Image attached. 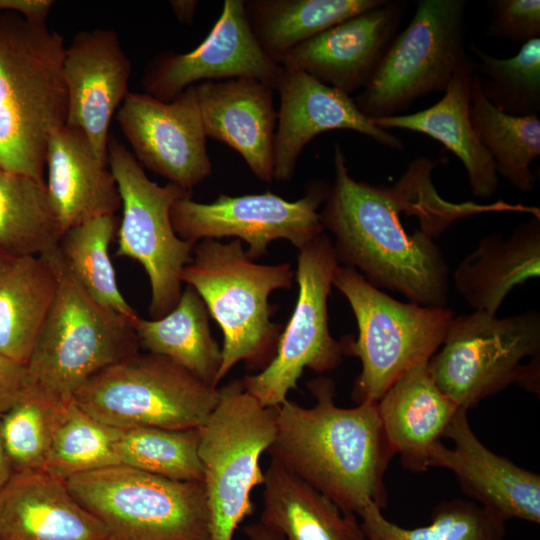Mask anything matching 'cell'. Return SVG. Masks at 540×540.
Masks as SVG:
<instances>
[{
  "instance_id": "7c38bea8",
  "label": "cell",
  "mask_w": 540,
  "mask_h": 540,
  "mask_svg": "<svg viewBox=\"0 0 540 540\" xmlns=\"http://www.w3.org/2000/svg\"><path fill=\"white\" fill-rule=\"evenodd\" d=\"M107 164L119 190L116 255L137 261L145 270L151 289L149 314L158 319L170 312L182 294L181 274L193 259L195 243L174 231L170 212L191 191L168 183L160 186L145 174L134 155L110 136Z\"/></svg>"
},
{
  "instance_id": "9c48e42d",
  "label": "cell",
  "mask_w": 540,
  "mask_h": 540,
  "mask_svg": "<svg viewBox=\"0 0 540 540\" xmlns=\"http://www.w3.org/2000/svg\"><path fill=\"white\" fill-rule=\"evenodd\" d=\"M108 540H210L203 482L116 465L64 481Z\"/></svg>"
},
{
  "instance_id": "83f0119b",
  "label": "cell",
  "mask_w": 540,
  "mask_h": 540,
  "mask_svg": "<svg viewBox=\"0 0 540 540\" xmlns=\"http://www.w3.org/2000/svg\"><path fill=\"white\" fill-rule=\"evenodd\" d=\"M55 249L39 256L0 258V353L24 365L56 294Z\"/></svg>"
},
{
  "instance_id": "30bf717a",
  "label": "cell",
  "mask_w": 540,
  "mask_h": 540,
  "mask_svg": "<svg viewBox=\"0 0 540 540\" xmlns=\"http://www.w3.org/2000/svg\"><path fill=\"white\" fill-rule=\"evenodd\" d=\"M73 400L113 428L185 430L205 423L219 400V388L165 356L137 353L96 373Z\"/></svg>"
},
{
  "instance_id": "b9f144b4",
  "label": "cell",
  "mask_w": 540,
  "mask_h": 540,
  "mask_svg": "<svg viewBox=\"0 0 540 540\" xmlns=\"http://www.w3.org/2000/svg\"><path fill=\"white\" fill-rule=\"evenodd\" d=\"M242 531L248 540H285L280 533L266 527L259 521L245 525Z\"/></svg>"
},
{
  "instance_id": "ac0fdd59",
  "label": "cell",
  "mask_w": 540,
  "mask_h": 540,
  "mask_svg": "<svg viewBox=\"0 0 540 540\" xmlns=\"http://www.w3.org/2000/svg\"><path fill=\"white\" fill-rule=\"evenodd\" d=\"M131 71V60L114 29L80 31L65 48L62 64L68 97L65 125L81 130L104 164H107L111 119L130 92Z\"/></svg>"
},
{
  "instance_id": "4dcf8cb0",
  "label": "cell",
  "mask_w": 540,
  "mask_h": 540,
  "mask_svg": "<svg viewBox=\"0 0 540 540\" xmlns=\"http://www.w3.org/2000/svg\"><path fill=\"white\" fill-rule=\"evenodd\" d=\"M63 236L45 182L0 166V256H39Z\"/></svg>"
},
{
  "instance_id": "f6af8a7d",
  "label": "cell",
  "mask_w": 540,
  "mask_h": 540,
  "mask_svg": "<svg viewBox=\"0 0 540 540\" xmlns=\"http://www.w3.org/2000/svg\"><path fill=\"white\" fill-rule=\"evenodd\" d=\"M1 257H2V256H0V258H1Z\"/></svg>"
},
{
  "instance_id": "74e56055",
  "label": "cell",
  "mask_w": 540,
  "mask_h": 540,
  "mask_svg": "<svg viewBox=\"0 0 540 540\" xmlns=\"http://www.w3.org/2000/svg\"><path fill=\"white\" fill-rule=\"evenodd\" d=\"M64 402L30 385L1 413L2 438L14 473L43 471Z\"/></svg>"
},
{
  "instance_id": "277c9868",
  "label": "cell",
  "mask_w": 540,
  "mask_h": 540,
  "mask_svg": "<svg viewBox=\"0 0 540 540\" xmlns=\"http://www.w3.org/2000/svg\"><path fill=\"white\" fill-rule=\"evenodd\" d=\"M242 243L197 242L181 274V282L195 289L223 333L217 385L239 362L261 371L273 359L282 325L271 320L275 309L269 297L275 290L291 288L295 279L289 263H256Z\"/></svg>"
},
{
  "instance_id": "8d00e7d4",
  "label": "cell",
  "mask_w": 540,
  "mask_h": 540,
  "mask_svg": "<svg viewBox=\"0 0 540 540\" xmlns=\"http://www.w3.org/2000/svg\"><path fill=\"white\" fill-rule=\"evenodd\" d=\"M471 51L479 60L481 91L498 110L518 117L540 111V37L522 44L511 58L491 56L475 44Z\"/></svg>"
},
{
  "instance_id": "d6a6232c",
  "label": "cell",
  "mask_w": 540,
  "mask_h": 540,
  "mask_svg": "<svg viewBox=\"0 0 540 540\" xmlns=\"http://www.w3.org/2000/svg\"><path fill=\"white\" fill-rule=\"evenodd\" d=\"M118 224L116 215L89 220L66 231L57 249L72 275L99 304L136 320L139 316L119 290L109 255Z\"/></svg>"
},
{
  "instance_id": "cb8c5ba5",
  "label": "cell",
  "mask_w": 540,
  "mask_h": 540,
  "mask_svg": "<svg viewBox=\"0 0 540 540\" xmlns=\"http://www.w3.org/2000/svg\"><path fill=\"white\" fill-rule=\"evenodd\" d=\"M387 440L403 467L425 472L431 448L461 408L432 379L428 361L404 372L377 402Z\"/></svg>"
},
{
  "instance_id": "3957f363",
  "label": "cell",
  "mask_w": 540,
  "mask_h": 540,
  "mask_svg": "<svg viewBox=\"0 0 540 540\" xmlns=\"http://www.w3.org/2000/svg\"><path fill=\"white\" fill-rule=\"evenodd\" d=\"M65 48L46 23L0 14V166L40 182L49 137L66 124Z\"/></svg>"
},
{
  "instance_id": "7bdbcfd3",
  "label": "cell",
  "mask_w": 540,
  "mask_h": 540,
  "mask_svg": "<svg viewBox=\"0 0 540 540\" xmlns=\"http://www.w3.org/2000/svg\"><path fill=\"white\" fill-rule=\"evenodd\" d=\"M169 5L179 22L190 24L193 21L198 1L196 0H171Z\"/></svg>"
},
{
  "instance_id": "6da1fadb",
  "label": "cell",
  "mask_w": 540,
  "mask_h": 540,
  "mask_svg": "<svg viewBox=\"0 0 540 540\" xmlns=\"http://www.w3.org/2000/svg\"><path fill=\"white\" fill-rule=\"evenodd\" d=\"M334 181L320 218L335 237L339 265L355 269L378 289L401 293L410 302L446 308L450 270L433 238L455 219L470 214L469 203L451 204L436 194L431 170L420 158L393 186L356 181L342 147L333 148Z\"/></svg>"
},
{
  "instance_id": "603a6c76",
  "label": "cell",
  "mask_w": 540,
  "mask_h": 540,
  "mask_svg": "<svg viewBox=\"0 0 540 540\" xmlns=\"http://www.w3.org/2000/svg\"><path fill=\"white\" fill-rule=\"evenodd\" d=\"M46 168L48 196L63 234L94 218L115 215L121 207L111 170L81 130L64 125L51 134Z\"/></svg>"
},
{
  "instance_id": "d4e9b609",
  "label": "cell",
  "mask_w": 540,
  "mask_h": 540,
  "mask_svg": "<svg viewBox=\"0 0 540 540\" xmlns=\"http://www.w3.org/2000/svg\"><path fill=\"white\" fill-rule=\"evenodd\" d=\"M539 275L540 217L533 215L507 238L500 233L483 237L459 263L452 280L473 311L497 315L512 289Z\"/></svg>"
},
{
  "instance_id": "1f68e13d",
  "label": "cell",
  "mask_w": 540,
  "mask_h": 540,
  "mask_svg": "<svg viewBox=\"0 0 540 540\" xmlns=\"http://www.w3.org/2000/svg\"><path fill=\"white\" fill-rule=\"evenodd\" d=\"M470 120L498 175L523 193L532 191L536 178L531 170L540 155V119L506 114L484 97L477 73L470 90Z\"/></svg>"
},
{
  "instance_id": "52a82bcc",
  "label": "cell",
  "mask_w": 540,
  "mask_h": 540,
  "mask_svg": "<svg viewBox=\"0 0 540 540\" xmlns=\"http://www.w3.org/2000/svg\"><path fill=\"white\" fill-rule=\"evenodd\" d=\"M428 369L438 388L466 410L513 384L539 395L540 313L454 316Z\"/></svg>"
},
{
  "instance_id": "5b68a950",
  "label": "cell",
  "mask_w": 540,
  "mask_h": 540,
  "mask_svg": "<svg viewBox=\"0 0 540 540\" xmlns=\"http://www.w3.org/2000/svg\"><path fill=\"white\" fill-rule=\"evenodd\" d=\"M58 286L27 363L30 385L58 401L96 373L139 353L130 320L99 304L55 249Z\"/></svg>"
},
{
  "instance_id": "d6986e66",
  "label": "cell",
  "mask_w": 540,
  "mask_h": 540,
  "mask_svg": "<svg viewBox=\"0 0 540 540\" xmlns=\"http://www.w3.org/2000/svg\"><path fill=\"white\" fill-rule=\"evenodd\" d=\"M467 411L460 408L444 436L429 453V468L452 472L463 493L506 522L519 519L540 522V476L488 449L473 432Z\"/></svg>"
},
{
  "instance_id": "f35d334b",
  "label": "cell",
  "mask_w": 540,
  "mask_h": 540,
  "mask_svg": "<svg viewBox=\"0 0 540 540\" xmlns=\"http://www.w3.org/2000/svg\"><path fill=\"white\" fill-rule=\"evenodd\" d=\"M489 34L517 43L540 36L539 0H492Z\"/></svg>"
},
{
  "instance_id": "ffe728a7",
  "label": "cell",
  "mask_w": 540,
  "mask_h": 540,
  "mask_svg": "<svg viewBox=\"0 0 540 540\" xmlns=\"http://www.w3.org/2000/svg\"><path fill=\"white\" fill-rule=\"evenodd\" d=\"M407 3L384 4L351 16L288 51L279 65L296 67L343 93L362 89L398 33Z\"/></svg>"
},
{
  "instance_id": "836d02e7",
  "label": "cell",
  "mask_w": 540,
  "mask_h": 540,
  "mask_svg": "<svg viewBox=\"0 0 540 540\" xmlns=\"http://www.w3.org/2000/svg\"><path fill=\"white\" fill-rule=\"evenodd\" d=\"M366 540H506V521L474 501L453 499L435 505L428 525L405 528L370 502L358 515Z\"/></svg>"
},
{
  "instance_id": "2e32d148",
  "label": "cell",
  "mask_w": 540,
  "mask_h": 540,
  "mask_svg": "<svg viewBox=\"0 0 540 540\" xmlns=\"http://www.w3.org/2000/svg\"><path fill=\"white\" fill-rule=\"evenodd\" d=\"M282 66L260 47L248 23L244 0H225L206 38L187 53L162 52L146 67V94L169 102L205 81L252 78L275 90Z\"/></svg>"
},
{
  "instance_id": "7a4b0ae2",
  "label": "cell",
  "mask_w": 540,
  "mask_h": 540,
  "mask_svg": "<svg viewBox=\"0 0 540 540\" xmlns=\"http://www.w3.org/2000/svg\"><path fill=\"white\" fill-rule=\"evenodd\" d=\"M307 386L315 405L286 399L276 407V436L267 452L344 512L358 516L370 502L382 509L384 477L395 453L377 402L344 408L335 403L332 379L318 377Z\"/></svg>"
},
{
  "instance_id": "e0dca14e",
  "label": "cell",
  "mask_w": 540,
  "mask_h": 540,
  "mask_svg": "<svg viewBox=\"0 0 540 540\" xmlns=\"http://www.w3.org/2000/svg\"><path fill=\"white\" fill-rule=\"evenodd\" d=\"M275 90L280 96L273 159L274 179L289 181L304 147L318 134L347 129L370 137L380 145L402 150L396 135L377 127L363 115L350 95L316 80L302 70L281 65Z\"/></svg>"
},
{
  "instance_id": "8fae6325",
  "label": "cell",
  "mask_w": 540,
  "mask_h": 540,
  "mask_svg": "<svg viewBox=\"0 0 540 540\" xmlns=\"http://www.w3.org/2000/svg\"><path fill=\"white\" fill-rule=\"evenodd\" d=\"M466 0H419L372 76L354 98L369 119L395 116L428 94L447 89L472 59L465 51Z\"/></svg>"
},
{
  "instance_id": "9a60e30c",
  "label": "cell",
  "mask_w": 540,
  "mask_h": 540,
  "mask_svg": "<svg viewBox=\"0 0 540 540\" xmlns=\"http://www.w3.org/2000/svg\"><path fill=\"white\" fill-rule=\"evenodd\" d=\"M116 120L136 160L169 183L191 191L211 175L195 85L169 102L129 92Z\"/></svg>"
},
{
  "instance_id": "4fadbf2b",
  "label": "cell",
  "mask_w": 540,
  "mask_h": 540,
  "mask_svg": "<svg viewBox=\"0 0 540 540\" xmlns=\"http://www.w3.org/2000/svg\"><path fill=\"white\" fill-rule=\"evenodd\" d=\"M338 266L333 242L325 232L298 250L297 301L276 353L260 372L242 378L246 391L263 406L276 408L288 399L305 369L324 373L343 361L340 341L331 336L328 323V297Z\"/></svg>"
},
{
  "instance_id": "4316f807",
  "label": "cell",
  "mask_w": 540,
  "mask_h": 540,
  "mask_svg": "<svg viewBox=\"0 0 540 540\" xmlns=\"http://www.w3.org/2000/svg\"><path fill=\"white\" fill-rule=\"evenodd\" d=\"M262 485L259 522L285 540H366L357 515L342 511L276 459Z\"/></svg>"
},
{
  "instance_id": "44dd1931",
  "label": "cell",
  "mask_w": 540,
  "mask_h": 540,
  "mask_svg": "<svg viewBox=\"0 0 540 540\" xmlns=\"http://www.w3.org/2000/svg\"><path fill=\"white\" fill-rule=\"evenodd\" d=\"M195 88L206 137L234 149L259 180L271 183L277 126L274 89L252 78L205 81Z\"/></svg>"
},
{
  "instance_id": "484cf974",
  "label": "cell",
  "mask_w": 540,
  "mask_h": 540,
  "mask_svg": "<svg viewBox=\"0 0 540 540\" xmlns=\"http://www.w3.org/2000/svg\"><path fill=\"white\" fill-rule=\"evenodd\" d=\"M476 73L477 62L472 60L454 73L442 98L434 105L416 113L372 119V122L387 131L409 130L442 143L462 162L471 193L488 198L498 190L499 175L470 120V90Z\"/></svg>"
},
{
  "instance_id": "ee69618b",
  "label": "cell",
  "mask_w": 540,
  "mask_h": 540,
  "mask_svg": "<svg viewBox=\"0 0 540 540\" xmlns=\"http://www.w3.org/2000/svg\"><path fill=\"white\" fill-rule=\"evenodd\" d=\"M14 474L10 465L1 433V413H0V488L4 486Z\"/></svg>"
},
{
  "instance_id": "8992f818",
  "label": "cell",
  "mask_w": 540,
  "mask_h": 540,
  "mask_svg": "<svg viewBox=\"0 0 540 540\" xmlns=\"http://www.w3.org/2000/svg\"><path fill=\"white\" fill-rule=\"evenodd\" d=\"M332 284L346 298L357 322V338L348 335L340 340L344 356L361 362L352 399L357 404L378 402L404 372L429 361L439 350L453 312L401 302L342 265Z\"/></svg>"
},
{
  "instance_id": "f1b7e54d",
  "label": "cell",
  "mask_w": 540,
  "mask_h": 540,
  "mask_svg": "<svg viewBox=\"0 0 540 540\" xmlns=\"http://www.w3.org/2000/svg\"><path fill=\"white\" fill-rule=\"evenodd\" d=\"M209 317L202 298L187 285L170 312L158 319L138 317L133 328L140 348L171 359L217 388L222 352L211 334Z\"/></svg>"
},
{
  "instance_id": "f546056e",
  "label": "cell",
  "mask_w": 540,
  "mask_h": 540,
  "mask_svg": "<svg viewBox=\"0 0 540 540\" xmlns=\"http://www.w3.org/2000/svg\"><path fill=\"white\" fill-rule=\"evenodd\" d=\"M386 0H244L251 31L263 51L279 64L295 46Z\"/></svg>"
},
{
  "instance_id": "ba28073f",
  "label": "cell",
  "mask_w": 540,
  "mask_h": 540,
  "mask_svg": "<svg viewBox=\"0 0 540 540\" xmlns=\"http://www.w3.org/2000/svg\"><path fill=\"white\" fill-rule=\"evenodd\" d=\"M198 430L210 540H233L254 512L252 490L264 482L260 458L276 436L275 408L263 406L235 379L219 388V400Z\"/></svg>"
},
{
  "instance_id": "ab89813d",
  "label": "cell",
  "mask_w": 540,
  "mask_h": 540,
  "mask_svg": "<svg viewBox=\"0 0 540 540\" xmlns=\"http://www.w3.org/2000/svg\"><path fill=\"white\" fill-rule=\"evenodd\" d=\"M29 387L27 366L0 353V413L13 406Z\"/></svg>"
},
{
  "instance_id": "60d3db41",
  "label": "cell",
  "mask_w": 540,
  "mask_h": 540,
  "mask_svg": "<svg viewBox=\"0 0 540 540\" xmlns=\"http://www.w3.org/2000/svg\"><path fill=\"white\" fill-rule=\"evenodd\" d=\"M53 5L51 0H0V11L15 12L32 22L45 23Z\"/></svg>"
},
{
  "instance_id": "e575fe53",
  "label": "cell",
  "mask_w": 540,
  "mask_h": 540,
  "mask_svg": "<svg viewBox=\"0 0 540 540\" xmlns=\"http://www.w3.org/2000/svg\"><path fill=\"white\" fill-rule=\"evenodd\" d=\"M119 431L89 415L73 399L64 402L43 472L66 481L120 465L115 449Z\"/></svg>"
},
{
  "instance_id": "d590c367",
  "label": "cell",
  "mask_w": 540,
  "mask_h": 540,
  "mask_svg": "<svg viewBox=\"0 0 540 540\" xmlns=\"http://www.w3.org/2000/svg\"><path fill=\"white\" fill-rule=\"evenodd\" d=\"M119 430L115 449L120 465L174 480L203 481L198 428Z\"/></svg>"
},
{
  "instance_id": "7402d4cb",
  "label": "cell",
  "mask_w": 540,
  "mask_h": 540,
  "mask_svg": "<svg viewBox=\"0 0 540 540\" xmlns=\"http://www.w3.org/2000/svg\"><path fill=\"white\" fill-rule=\"evenodd\" d=\"M0 540H108L101 523L46 472L14 473L0 488Z\"/></svg>"
},
{
  "instance_id": "5bb4252c",
  "label": "cell",
  "mask_w": 540,
  "mask_h": 540,
  "mask_svg": "<svg viewBox=\"0 0 540 540\" xmlns=\"http://www.w3.org/2000/svg\"><path fill=\"white\" fill-rule=\"evenodd\" d=\"M328 190L329 186L317 181L296 201L270 191L240 196L220 194L211 203L185 197L172 206L171 223L181 239L195 244L203 239H240L248 245V257L255 260L267 254L274 240H288L299 250L323 233L318 208Z\"/></svg>"
}]
</instances>
